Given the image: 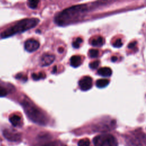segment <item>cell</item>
<instances>
[{"instance_id":"cell-1","label":"cell","mask_w":146,"mask_h":146,"mask_svg":"<svg viewBox=\"0 0 146 146\" xmlns=\"http://www.w3.org/2000/svg\"><path fill=\"white\" fill-rule=\"evenodd\" d=\"M87 10V5H79L71 6L63 10L55 18L56 24L59 26H66L76 20Z\"/></svg>"},{"instance_id":"cell-2","label":"cell","mask_w":146,"mask_h":146,"mask_svg":"<svg viewBox=\"0 0 146 146\" xmlns=\"http://www.w3.org/2000/svg\"><path fill=\"white\" fill-rule=\"evenodd\" d=\"M39 22V20L37 18H26L22 19L13 26L2 31L0 34V36L2 38H6L16 34L24 32L38 25Z\"/></svg>"},{"instance_id":"cell-3","label":"cell","mask_w":146,"mask_h":146,"mask_svg":"<svg viewBox=\"0 0 146 146\" xmlns=\"http://www.w3.org/2000/svg\"><path fill=\"white\" fill-rule=\"evenodd\" d=\"M21 104L26 115L33 122L42 125L47 123L48 120L46 116L31 102L27 100H23Z\"/></svg>"},{"instance_id":"cell-4","label":"cell","mask_w":146,"mask_h":146,"mask_svg":"<svg viewBox=\"0 0 146 146\" xmlns=\"http://www.w3.org/2000/svg\"><path fill=\"white\" fill-rule=\"evenodd\" d=\"M127 146H145V136L141 131H135L128 134L125 138Z\"/></svg>"},{"instance_id":"cell-5","label":"cell","mask_w":146,"mask_h":146,"mask_svg":"<svg viewBox=\"0 0 146 146\" xmlns=\"http://www.w3.org/2000/svg\"><path fill=\"white\" fill-rule=\"evenodd\" d=\"M94 146H117L116 139L110 134H103L98 135L94 138Z\"/></svg>"},{"instance_id":"cell-6","label":"cell","mask_w":146,"mask_h":146,"mask_svg":"<svg viewBox=\"0 0 146 146\" xmlns=\"http://www.w3.org/2000/svg\"><path fill=\"white\" fill-rule=\"evenodd\" d=\"M79 86L81 90L87 91L92 86V79L89 76H84L79 81Z\"/></svg>"},{"instance_id":"cell-7","label":"cell","mask_w":146,"mask_h":146,"mask_svg":"<svg viewBox=\"0 0 146 146\" xmlns=\"http://www.w3.org/2000/svg\"><path fill=\"white\" fill-rule=\"evenodd\" d=\"M39 46V42L33 38L27 39L25 43V48L29 52H32L36 51L38 49Z\"/></svg>"},{"instance_id":"cell-8","label":"cell","mask_w":146,"mask_h":146,"mask_svg":"<svg viewBox=\"0 0 146 146\" xmlns=\"http://www.w3.org/2000/svg\"><path fill=\"white\" fill-rule=\"evenodd\" d=\"M4 136L9 140L17 141L20 139V135L13 129H6L3 131Z\"/></svg>"},{"instance_id":"cell-9","label":"cell","mask_w":146,"mask_h":146,"mask_svg":"<svg viewBox=\"0 0 146 146\" xmlns=\"http://www.w3.org/2000/svg\"><path fill=\"white\" fill-rule=\"evenodd\" d=\"M55 60V56L52 54H44L40 58L39 63L40 66L44 67L50 65L54 62Z\"/></svg>"},{"instance_id":"cell-10","label":"cell","mask_w":146,"mask_h":146,"mask_svg":"<svg viewBox=\"0 0 146 146\" xmlns=\"http://www.w3.org/2000/svg\"><path fill=\"white\" fill-rule=\"evenodd\" d=\"M9 121L14 127L20 126L22 124L21 117L19 115L16 114H13L11 115L9 117Z\"/></svg>"},{"instance_id":"cell-11","label":"cell","mask_w":146,"mask_h":146,"mask_svg":"<svg viewBox=\"0 0 146 146\" xmlns=\"http://www.w3.org/2000/svg\"><path fill=\"white\" fill-rule=\"evenodd\" d=\"M82 58L79 55H74L70 58V64L73 67H78L82 64Z\"/></svg>"},{"instance_id":"cell-12","label":"cell","mask_w":146,"mask_h":146,"mask_svg":"<svg viewBox=\"0 0 146 146\" xmlns=\"http://www.w3.org/2000/svg\"><path fill=\"white\" fill-rule=\"evenodd\" d=\"M112 70L107 67H102L98 70V75L103 77H109L112 74Z\"/></svg>"},{"instance_id":"cell-13","label":"cell","mask_w":146,"mask_h":146,"mask_svg":"<svg viewBox=\"0 0 146 146\" xmlns=\"http://www.w3.org/2000/svg\"><path fill=\"white\" fill-rule=\"evenodd\" d=\"M104 43V40L103 37L102 36H96L94 38L91 42V44L93 46L100 47L103 45Z\"/></svg>"},{"instance_id":"cell-14","label":"cell","mask_w":146,"mask_h":146,"mask_svg":"<svg viewBox=\"0 0 146 146\" xmlns=\"http://www.w3.org/2000/svg\"><path fill=\"white\" fill-rule=\"evenodd\" d=\"M109 84V80L106 79H100L96 82V86L98 88H104Z\"/></svg>"},{"instance_id":"cell-15","label":"cell","mask_w":146,"mask_h":146,"mask_svg":"<svg viewBox=\"0 0 146 146\" xmlns=\"http://www.w3.org/2000/svg\"><path fill=\"white\" fill-rule=\"evenodd\" d=\"M9 93L8 88L5 86L4 83L0 81V97L5 96Z\"/></svg>"},{"instance_id":"cell-16","label":"cell","mask_w":146,"mask_h":146,"mask_svg":"<svg viewBox=\"0 0 146 146\" xmlns=\"http://www.w3.org/2000/svg\"><path fill=\"white\" fill-rule=\"evenodd\" d=\"M33 79L35 80H38L41 79H43L46 77V75L43 72H39L38 74H33L31 75Z\"/></svg>"},{"instance_id":"cell-17","label":"cell","mask_w":146,"mask_h":146,"mask_svg":"<svg viewBox=\"0 0 146 146\" xmlns=\"http://www.w3.org/2000/svg\"><path fill=\"white\" fill-rule=\"evenodd\" d=\"M38 3V1H29L27 2V5L30 8L34 9L37 7Z\"/></svg>"},{"instance_id":"cell-18","label":"cell","mask_w":146,"mask_h":146,"mask_svg":"<svg viewBox=\"0 0 146 146\" xmlns=\"http://www.w3.org/2000/svg\"><path fill=\"white\" fill-rule=\"evenodd\" d=\"M99 55V51L96 49H90L89 51V56L92 58L98 57Z\"/></svg>"},{"instance_id":"cell-19","label":"cell","mask_w":146,"mask_h":146,"mask_svg":"<svg viewBox=\"0 0 146 146\" xmlns=\"http://www.w3.org/2000/svg\"><path fill=\"white\" fill-rule=\"evenodd\" d=\"M90 143V140L88 139H84L79 140L78 146H89Z\"/></svg>"},{"instance_id":"cell-20","label":"cell","mask_w":146,"mask_h":146,"mask_svg":"<svg viewBox=\"0 0 146 146\" xmlns=\"http://www.w3.org/2000/svg\"><path fill=\"white\" fill-rule=\"evenodd\" d=\"M82 42V39L80 37H78L76 39L75 41L72 42V46L74 48H78L79 47L80 44Z\"/></svg>"},{"instance_id":"cell-21","label":"cell","mask_w":146,"mask_h":146,"mask_svg":"<svg viewBox=\"0 0 146 146\" xmlns=\"http://www.w3.org/2000/svg\"><path fill=\"white\" fill-rule=\"evenodd\" d=\"M99 63H100V62L99 60H96L92 62H91L89 64V67L91 69H96L99 65Z\"/></svg>"},{"instance_id":"cell-22","label":"cell","mask_w":146,"mask_h":146,"mask_svg":"<svg viewBox=\"0 0 146 146\" xmlns=\"http://www.w3.org/2000/svg\"><path fill=\"white\" fill-rule=\"evenodd\" d=\"M42 146H66V145L59 141H53V142H51L46 144H44Z\"/></svg>"},{"instance_id":"cell-23","label":"cell","mask_w":146,"mask_h":146,"mask_svg":"<svg viewBox=\"0 0 146 146\" xmlns=\"http://www.w3.org/2000/svg\"><path fill=\"white\" fill-rule=\"evenodd\" d=\"M123 45V42L121 39H117L113 43V46L115 47H120Z\"/></svg>"},{"instance_id":"cell-24","label":"cell","mask_w":146,"mask_h":146,"mask_svg":"<svg viewBox=\"0 0 146 146\" xmlns=\"http://www.w3.org/2000/svg\"><path fill=\"white\" fill-rule=\"evenodd\" d=\"M136 43H137V42H136V41L132 42H131V43L128 45V47L129 48H133V47L135 46V45H136Z\"/></svg>"},{"instance_id":"cell-25","label":"cell","mask_w":146,"mask_h":146,"mask_svg":"<svg viewBox=\"0 0 146 146\" xmlns=\"http://www.w3.org/2000/svg\"><path fill=\"white\" fill-rule=\"evenodd\" d=\"M117 59V58L116 56H113L112 58H111V60L112 62H116Z\"/></svg>"},{"instance_id":"cell-26","label":"cell","mask_w":146,"mask_h":146,"mask_svg":"<svg viewBox=\"0 0 146 146\" xmlns=\"http://www.w3.org/2000/svg\"><path fill=\"white\" fill-rule=\"evenodd\" d=\"M63 50H64V49H63V48H62V47H59V49H58V51H59V52H62L63 51Z\"/></svg>"},{"instance_id":"cell-27","label":"cell","mask_w":146,"mask_h":146,"mask_svg":"<svg viewBox=\"0 0 146 146\" xmlns=\"http://www.w3.org/2000/svg\"><path fill=\"white\" fill-rule=\"evenodd\" d=\"M56 72V66H55L53 68V71H52V72Z\"/></svg>"}]
</instances>
